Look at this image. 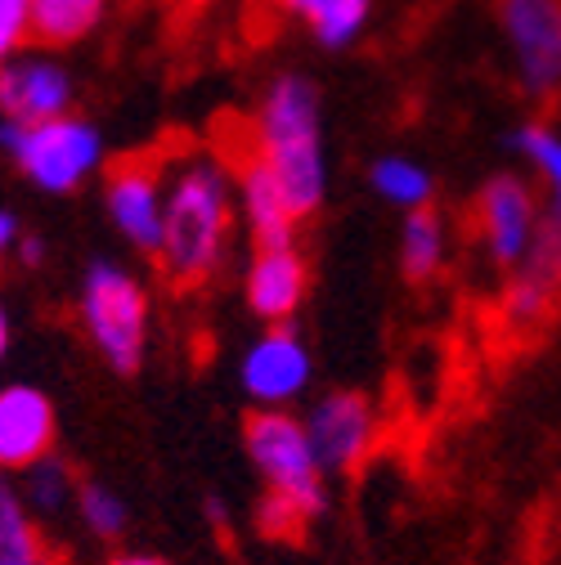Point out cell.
<instances>
[{
	"label": "cell",
	"mask_w": 561,
	"mask_h": 565,
	"mask_svg": "<svg viewBox=\"0 0 561 565\" xmlns=\"http://www.w3.org/2000/svg\"><path fill=\"white\" fill-rule=\"evenodd\" d=\"M239 184L212 153H189L167 171V230L158 265L176 288H202L230 256Z\"/></svg>",
	"instance_id": "cell-1"
},
{
	"label": "cell",
	"mask_w": 561,
	"mask_h": 565,
	"mask_svg": "<svg viewBox=\"0 0 561 565\" xmlns=\"http://www.w3.org/2000/svg\"><path fill=\"white\" fill-rule=\"evenodd\" d=\"M256 149L269 175L284 184L301 221H310L328 198V149H324V95L306 73H278L252 121Z\"/></svg>",
	"instance_id": "cell-2"
},
{
	"label": "cell",
	"mask_w": 561,
	"mask_h": 565,
	"mask_svg": "<svg viewBox=\"0 0 561 565\" xmlns=\"http://www.w3.org/2000/svg\"><path fill=\"white\" fill-rule=\"evenodd\" d=\"M77 319L113 373H121V377L139 373V364L149 355L154 315H149V288L126 265H117V260L86 265L82 292H77Z\"/></svg>",
	"instance_id": "cell-3"
},
{
	"label": "cell",
	"mask_w": 561,
	"mask_h": 565,
	"mask_svg": "<svg viewBox=\"0 0 561 565\" xmlns=\"http://www.w3.org/2000/svg\"><path fill=\"white\" fill-rule=\"evenodd\" d=\"M0 149H6V158L32 189L50 198L77 193L91 175L104 171V158H108L99 126L77 113L54 121H32V126L0 121Z\"/></svg>",
	"instance_id": "cell-4"
},
{
	"label": "cell",
	"mask_w": 561,
	"mask_h": 565,
	"mask_svg": "<svg viewBox=\"0 0 561 565\" xmlns=\"http://www.w3.org/2000/svg\"><path fill=\"white\" fill-rule=\"evenodd\" d=\"M243 449L265 480V493L288 499L310 521L328 508V471L315 454V440L306 431V417H293L288 408H256L243 427Z\"/></svg>",
	"instance_id": "cell-5"
},
{
	"label": "cell",
	"mask_w": 561,
	"mask_h": 565,
	"mask_svg": "<svg viewBox=\"0 0 561 565\" xmlns=\"http://www.w3.org/2000/svg\"><path fill=\"white\" fill-rule=\"evenodd\" d=\"M495 23L512 50L517 82L530 99L561 95V0H495Z\"/></svg>",
	"instance_id": "cell-6"
},
{
	"label": "cell",
	"mask_w": 561,
	"mask_h": 565,
	"mask_svg": "<svg viewBox=\"0 0 561 565\" xmlns=\"http://www.w3.org/2000/svg\"><path fill=\"white\" fill-rule=\"evenodd\" d=\"M310 377H315L310 345L293 323H278L252 337V345L239 360V386L256 408H288L293 399L306 395Z\"/></svg>",
	"instance_id": "cell-7"
},
{
	"label": "cell",
	"mask_w": 561,
	"mask_h": 565,
	"mask_svg": "<svg viewBox=\"0 0 561 565\" xmlns=\"http://www.w3.org/2000/svg\"><path fill=\"white\" fill-rule=\"evenodd\" d=\"M104 211L113 230L135 247L158 256L162 230H167V175L149 158L117 162L104 175Z\"/></svg>",
	"instance_id": "cell-8"
},
{
	"label": "cell",
	"mask_w": 561,
	"mask_h": 565,
	"mask_svg": "<svg viewBox=\"0 0 561 565\" xmlns=\"http://www.w3.org/2000/svg\"><path fill=\"white\" fill-rule=\"evenodd\" d=\"M539 198L534 189L512 175V171H499L489 175L476 193V225H480V243H485V256L495 260L499 269H517L539 234Z\"/></svg>",
	"instance_id": "cell-9"
},
{
	"label": "cell",
	"mask_w": 561,
	"mask_h": 565,
	"mask_svg": "<svg viewBox=\"0 0 561 565\" xmlns=\"http://www.w3.org/2000/svg\"><path fill=\"white\" fill-rule=\"evenodd\" d=\"M73 99L77 82L54 50H23L0 67V121H54L73 113Z\"/></svg>",
	"instance_id": "cell-10"
},
{
	"label": "cell",
	"mask_w": 561,
	"mask_h": 565,
	"mask_svg": "<svg viewBox=\"0 0 561 565\" xmlns=\"http://www.w3.org/2000/svg\"><path fill=\"white\" fill-rule=\"evenodd\" d=\"M306 431L315 440V454L324 462L328 476H346L356 471L378 440V413L373 399L364 391H328L324 399H315Z\"/></svg>",
	"instance_id": "cell-11"
},
{
	"label": "cell",
	"mask_w": 561,
	"mask_h": 565,
	"mask_svg": "<svg viewBox=\"0 0 561 565\" xmlns=\"http://www.w3.org/2000/svg\"><path fill=\"white\" fill-rule=\"evenodd\" d=\"M310 292V265L301 247H256L243 269V301L265 323H293V315L306 306Z\"/></svg>",
	"instance_id": "cell-12"
},
{
	"label": "cell",
	"mask_w": 561,
	"mask_h": 565,
	"mask_svg": "<svg viewBox=\"0 0 561 565\" xmlns=\"http://www.w3.org/2000/svg\"><path fill=\"white\" fill-rule=\"evenodd\" d=\"M54 436H59V417L45 391L14 382L0 386V471H28L32 462L54 454Z\"/></svg>",
	"instance_id": "cell-13"
},
{
	"label": "cell",
	"mask_w": 561,
	"mask_h": 565,
	"mask_svg": "<svg viewBox=\"0 0 561 565\" xmlns=\"http://www.w3.org/2000/svg\"><path fill=\"white\" fill-rule=\"evenodd\" d=\"M557 297H561V216L543 211L526 260L512 269L508 288H504V319L517 328L539 323Z\"/></svg>",
	"instance_id": "cell-14"
},
{
	"label": "cell",
	"mask_w": 561,
	"mask_h": 565,
	"mask_svg": "<svg viewBox=\"0 0 561 565\" xmlns=\"http://www.w3.org/2000/svg\"><path fill=\"white\" fill-rule=\"evenodd\" d=\"M234 184H239V221H243L247 238L256 247H297L301 216L293 211L284 184L269 175V167L247 153L234 171Z\"/></svg>",
	"instance_id": "cell-15"
},
{
	"label": "cell",
	"mask_w": 561,
	"mask_h": 565,
	"mask_svg": "<svg viewBox=\"0 0 561 565\" xmlns=\"http://www.w3.org/2000/svg\"><path fill=\"white\" fill-rule=\"evenodd\" d=\"M278 10L297 19L319 50L341 54L364 36L373 19V0H278Z\"/></svg>",
	"instance_id": "cell-16"
},
{
	"label": "cell",
	"mask_w": 561,
	"mask_h": 565,
	"mask_svg": "<svg viewBox=\"0 0 561 565\" xmlns=\"http://www.w3.org/2000/svg\"><path fill=\"white\" fill-rule=\"evenodd\" d=\"M0 565H50V547L36 525V512L28 508L10 471H0Z\"/></svg>",
	"instance_id": "cell-17"
},
{
	"label": "cell",
	"mask_w": 561,
	"mask_h": 565,
	"mask_svg": "<svg viewBox=\"0 0 561 565\" xmlns=\"http://www.w3.org/2000/svg\"><path fill=\"white\" fill-rule=\"evenodd\" d=\"M449 252V225L436 206H417L400 225V269L409 282H427L441 274Z\"/></svg>",
	"instance_id": "cell-18"
},
{
	"label": "cell",
	"mask_w": 561,
	"mask_h": 565,
	"mask_svg": "<svg viewBox=\"0 0 561 565\" xmlns=\"http://www.w3.org/2000/svg\"><path fill=\"white\" fill-rule=\"evenodd\" d=\"M108 14V0H32V41L41 50H67L86 41Z\"/></svg>",
	"instance_id": "cell-19"
},
{
	"label": "cell",
	"mask_w": 561,
	"mask_h": 565,
	"mask_svg": "<svg viewBox=\"0 0 561 565\" xmlns=\"http://www.w3.org/2000/svg\"><path fill=\"white\" fill-rule=\"evenodd\" d=\"M369 184L387 206H400L404 216L417 211V206H432V198H436V175L417 158H404V153L378 158L369 167Z\"/></svg>",
	"instance_id": "cell-20"
},
{
	"label": "cell",
	"mask_w": 561,
	"mask_h": 565,
	"mask_svg": "<svg viewBox=\"0 0 561 565\" xmlns=\"http://www.w3.org/2000/svg\"><path fill=\"white\" fill-rule=\"evenodd\" d=\"M19 489L36 516H63L67 508H77L82 480L73 476V467H67L59 454H50V458L32 462L28 471H19Z\"/></svg>",
	"instance_id": "cell-21"
},
{
	"label": "cell",
	"mask_w": 561,
	"mask_h": 565,
	"mask_svg": "<svg viewBox=\"0 0 561 565\" xmlns=\"http://www.w3.org/2000/svg\"><path fill=\"white\" fill-rule=\"evenodd\" d=\"M508 149L543 175L548 202H552L548 211H552V216H561V135H557L552 126H543V121H521V126L508 135Z\"/></svg>",
	"instance_id": "cell-22"
},
{
	"label": "cell",
	"mask_w": 561,
	"mask_h": 565,
	"mask_svg": "<svg viewBox=\"0 0 561 565\" xmlns=\"http://www.w3.org/2000/svg\"><path fill=\"white\" fill-rule=\"evenodd\" d=\"M77 521L95 534V539H121L126 525H130V512L121 503V493L99 484V480H82V493H77Z\"/></svg>",
	"instance_id": "cell-23"
},
{
	"label": "cell",
	"mask_w": 561,
	"mask_h": 565,
	"mask_svg": "<svg viewBox=\"0 0 561 565\" xmlns=\"http://www.w3.org/2000/svg\"><path fill=\"white\" fill-rule=\"evenodd\" d=\"M32 41V0H0V67Z\"/></svg>",
	"instance_id": "cell-24"
},
{
	"label": "cell",
	"mask_w": 561,
	"mask_h": 565,
	"mask_svg": "<svg viewBox=\"0 0 561 565\" xmlns=\"http://www.w3.org/2000/svg\"><path fill=\"white\" fill-rule=\"evenodd\" d=\"M256 525L269 539H288V534H301L310 525V516L301 508H293L288 499H274V493H265L261 508H256Z\"/></svg>",
	"instance_id": "cell-25"
},
{
	"label": "cell",
	"mask_w": 561,
	"mask_h": 565,
	"mask_svg": "<svg viewBox=\"0 0 561 565\" xmlns=\"http://www.w3.org/2000/svg\"><path fill=\"white\" fill-rule=\"evenodd\" d=\"M19 243H23V225H19V216H14L10 206H0V260L14 256Z\"/></svg>",
	"instance_id": "cell-26"
},
{
	"label": "cell",
	"mask_w": 561,
	"mask_h": 565,
	"mask_svg": "<svg viewBox=\"0 0 561 565\" xmlns=\"http://www.w3.org/2000/svg\"><path fill=\"white\" fill-rule=\"evenodd\" d=\"M19 265H41L45 260V243L36 238V234H23V243H19Z\"/></svg>",
	"instance_id": "cell-27"
},
{
	"label": "cell",
	"mask_w": 561,
	"mask_h": 565,
	"mask_svg": "<svg viewBox=\"0 0 561 565\" xmlns=\"http://www.w3.org/2000/svg\"><path fill=\"white\" fill-rule=\"evenodd\" d=\"M10 341H14V323H10L6 297H0V360H6V355H10Z\"/></svg>",
	"instance_id": "cell-28"
},
{
	"label": "cell",
	"mask_w": 561,
	"mask_h": 565,
	"mask_svg": "<svg viewBox=\"0 0 561 565\" xmlns=\"http://www.w3.org/2000/svg\"><path fill=\"white\" fill-rule=\"evenodd\" d=\"M108 565H171V561H162V556H149V552H121V556H113Z\"/></svg>",
	"instance_id": "cell-29"
}]
</instances>
